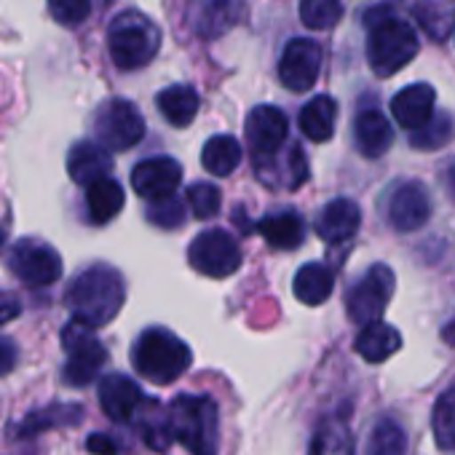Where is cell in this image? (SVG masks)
I'll return each instance as SVG.
<instances>
[{"label":"cell","mask_w":455,"mask_h":455,"mask_svg":"<svg viewBox=\"0 0 455 455\" xmlns=\"http://www.w3.org/2000/svg\"><path fill=\"white\" fill-rule=\"evenodd\" d=\"M124 300H126L124 279L110 266H92L81 271L65 292V303L73 319L84 322L92 330L110 324L124 308Z\"/></svg>","instance_id":"cell-1"},{"label":"cell","mask_w":455,"mask_h":455,"mask_svg":"<svg viewBox=\"0 0 455 455\" xmlns=\"http://www.w3.org/2000/svg\"><path fill=\"white\" fill-rule=\"evenodd\" d=\"M364 25L370 28L367 62L378 78H391L415 60L420 49L415 30L407 22L396 20L388 6L370 9L364 14Z\"/></svg>","instance_id":"cell-2"},{"label":"cell","mask_w":455,"mask_h":455,"mask_svg":"<svg viewBox=\"0 0 455 455\" xmlns=\"http://www.w3.org/2000/svg\"><path fill=\"white\" fill-rule=\"evenodd\" d=\"M169 439L182 444L190 455H217L220 412L204 394H182L164 410Z\"/></svg>","instance_id":"cell-3"},{"label":"cell","mask_w":455,"mask_h":455,"mask_svg":"<svg viewBox=\"0 0 455 455\" xmlns=\"http://www.w3.org/2000/svg\"><path fill=\"white\" fill-rule=\"evenodd\" d=\"M190 362H193V354L185 346V340L164 327L145 330L132 348L134 370L156 386L174 383L190 367Z\"/></svg>","instance_id":"cell-4"},{"label":"cell","mask_w":455,"mask_h":455,"mask_svg":"<svg viewBox=\"0 0 455 455\" xmlns=\"http://www.w3.org/2000/svg\"><path fill=\"white\" fill-rule=\"evenodd\" d=\"M161 36L150 20L137 12H124L113 20L108 33V52L118 70H140L158 54Z\"/></svg>","instance_id":"cell-5"},{"label":"cell","mask_w":455,"mask_h":455,"mask_svg":"<svg viewBox=\"0 0 455 455\" xmlns=\"http://www.w3.org/2000/svg\"><path fill=\"white\" fill-rule=\"evenodd\" d=\"M62 348L68 354V364H65V380L76 388L89 386L105 367L108 362V351L100 343V338L94 335L92 327H86L78 319H70V324H65L62 330Z\"/></svg>","instance_id":"cell-6"},{"label":"cell","mask_w":455,"mask_h":455,"mask_svg":"<svg viewBox=\"0 0 455 455\" xmlns=\"http://www.w3.org/2000/svg\"><path fill=\"white\" fill-rule=\"evenodd\" d=\"M188 263L193 271L209 279H228L242 266V247L228 231H204L188 247Z\"/></svg>","instance_id":"cell-7"},{"label":"cell","mask_w":455,"mask_h":455,"mask_svg":"<svg viewBox=\"0 0 455 455\" xmlns=\"http://www.w3.org/2000/svg\"><path fill=\"white\" fill-rule=\"evenodd\" d=\"M94 132L108 153H121L134 148L145 137V118L129 100H110L100 108L94 118Z\"/></svg>","instance_id":"cell-8"},{"label":"cell","mask_w":455,"mask_h":455,"mask_svg":"<svg viewBox=\"0 0 455 455\" xmlns=\"http://www.w3.org/2000/svg\"><path fill=\"white\" fill-rule=\"evenodd\" d=\"M394 271L383 263L367 268V274L348 290L346 295V311L354 324H372L383 316L391 295H394Z\"/></svg>","instance_id":"cell-9"},{"label":"cell","mask_w":455,"mask_h":455,"mask_svg":"<svg viewBox=\"0 0 455 455\" xmlns=\"http://www.w3.org/2000/svg\"><path fill=\"white\" fill-rule=\"evenodd\" d=\"M9 268L22 284L33 287V290H41V287H52L54 282H60L62 258L46 242L22 239L9 252Z\"/></svg>","instance_id":"cell-10"},{"label":"cell","mask_w":455,"mask_h":455,"mask_svg":"<svg viewBox=\"0 0 455 455\" xmlns=\"http://www.w3.org/2000/svg\"><path fill=\"white\" fill-rule=\"evenodd\" d=\"M322 70V46L311 38H295L284 46L282 62H279V78L284 89L303 94L314 89Z\"/></svg>","instance_id":"cell-11"},{"label":"cell","mask_w":455,"mask_h":455,"mask_svg":"<svg viewBox=\"0 0 455 455\" xmlns=\"http://www.w3.org/2000/svg\"><path fill=\"white\" fill-rule=\"evenodd\" d=\"M386 214H388V222L394 231H399V234L418 231V228H423L428 222V214H431V201H428L426 188L415 180L396 185L388 196Z\"/></svg>","instance_id":"cell-12"},{"label":"cell","mask_w":455,"mask_h":455,"mask_svg":"<svg viewBox=\"0 0 455 455\" xmlns=\"http://www.w3.org/2000/svg\"><path fill=\"white\" fill-rule=\"evenodd\" d=\"M244 14V0H193L188 22L198 38H220L239 25Z\"/></svg>","instance_id":"cell-13"},{"label":"cell","mask_w":455,"mask_h":455,"mask_svg":"<svg viewBox=\"0 0 455 455\" xmlns=\"http://www.w3.org/2000/svg\"><path fill=\"white\" fill-rule=\"evenodd\" d=\"M180 182H182V166L169 156L145 158L132 169V188L137 196H142L148 201L174 196Z\"/></svg>","instance_id":"cell-14"},{"label":"cell","mask_w":455,"mask_h":455,"mask_svg":"<svg viewBox=\"0 0 455 455\" xmlns=\"http://www.w3.org/2000/svg\"><path fill=\"white\" fill-rule=\"evenodd\" d=\"M290 121L284 110L274 105H260L247 116V142L255 153V158H268L279 153L287 142Z\"/></svg>","instance_id":"cell-15"},{"label":"cell","mask_w":455,"mask_h":455,"mask_svg":"<svg viewBox=\"0 0 455 455\" xmlns=\"http://www.w3.org/2000/svg\"><path fill=\"white\" fill-rule=\"evenodd\" d=\"M145 399L148 396L142 394V388L126 375L113 372V375L102 378V383H100L102 412L116 423H132L137 418V412L142 410Z\"/></svg>","instance_id":"cell-16"},{"label":"cell","mask_w":455,"mask_h":455,"mask_svg":"<svg viewBox=\"0 0 455 455\" xmlns=\"http://www.w3.org/2000/svg\"><path fill=\"white\" fill-rule=\"evenodd\" d=\"M258 177L271 188H287L295 190L308 180V161L298 145H290L287 153H274L268 158H255Z\"/></svg>","instance_id":"cell-17"},{"label":"cell","mask_w":455,"mask_h":455,"mask_svg":"<svg viewBox=\"0 0 455 455\" xmlns=\"http://www.w3.org/2000/svg\"><path fill=\"white\" fill-rule=\"evenodd\" d=\"M362 225V212L356 206V201L351 198H335L330 201L316 220V234L319 239H324L327 244H340L356 236Z\"/></svg>","instance_id":"cell-18"},{"label":"cell","mask_w":455,"mask_h":455,"mask_svg":"<svg viewBox=\"0 0 455 455\" xmlns=\"http://www.w3.org/2000/svg\"><path fill=\"white\" fill-rule=\"evenodd\" d=\"M434 100H436V94L428 84H410L394 94L391 116L402 129L415 132L434 116Z\"/></svg>","instance_id":"cell-19"},{"label":"cell","mask_w":455,"mask_h":455,"mask_svg":"<svg viewBox=\"0 0 455 455\" xmlns=\"http://www.w3.org/2000/svg\"><path fill=\"white\" fill-rule=\"evenodd\" d=\"M110 172H113V158L97 142H78L68 153V174L73 177L76 185L89 188L100 180H108Z\"/></svg>","instance_id":"cell-20"},{"label":"cell","mask_w":455,"mask_h":455,"mask_svg":"<svg viewBox=\"0 0 455 455\" xmlns=\"http://www.w3.org/2000/svg\"><path fill=\"white\" fill-rule=\"evenodd\" d=\"M354 140L364 158H380L394 142V129L380 110H362L354 121Z\"/></svg>","instance_id":"cell-21"},{"label":"cell","mask_w":455,"mask_h":455,"mask_svg":"<svg viewBox=\"0 0 455 455\" xmlns=\"http://www.w3.org/2000/svg\"><path fill=\"white\" fill-rule=\"evenodd\" d=\"M258 231L274 250H298L306 239V222L298 212H271L260 220Z\"/></svg>","instance_id":"cell-22"},{"label":"cell","mask_w":455,"mask_h":455,"mask_svg":"<svg viewBox=\"0 0 455 455\" xmlns=\"http://www.w3.org/2000/svg\"><path fill=\"white\" fill-rule=\"evenodd\" d=\"M311 455H354V434L346 412L327 415L311 439Z\"/></svg>","instance_id":"cell-23"},{"label":"cell","mask_w":455,"mask_h":455,"mask_svg":"<svg viewBox=\"0 0 455 455\" xmlns=\"http://www.w3.org/2000/svg\"><path fill=\"white\" fill-rule=\"evenodd\" d=\"M399 348H402L399 330H394L391 324H383V322H372V324L362 327V332L356 338V354L370 364H380V362L391 359Z\"/></svg>","instance_id":"cell-24"},{"label":"cell","mask_w":455,"mask_h":455,"mask_svg":"<svg viewBox=\"0 0 455 455\" xmlns=\"http://www.w3.org/2000/svg\"><path fill=\"white\" fill-rule=\"evenodd\" d=\"M156 105H158L161 116L166 118V124H172L177 129H185L196 118L201 100H198V94H196L193 86L174 84V86H166L164 92H158Z\"/></svg>","instance_id":"cell-25"},{"label":"cell","mask_w":455,"mask_h":455,"mask_svg":"<svg viewBox=\"0 0 455 455\" xmlns=\"http://www.w3.org/2000/svg\"><path fill=\"white\" fill-rule=\"evenodd\" d=\"M335 290V274L324 263H306L292 282V292L303 306H322Z\"/></svg>","instance_id":"cell-26"},{"label":"cell","mask_w":455,"mask_h":455,"mask_svg":"<svg viewBox=\"0 0 455 455\" xmlns=\"http://www.w3.org/2000/svg\"><path fill=\"white\" fill-rule=\"evenodd\" d=\"M335 121H338V105L332 97L319 94L314 97L303 110H300V132L311 142H327L335 134Z\"/></svg>","instance_id":"cell-27"},{"label":"cell","mask_w":455,"mask_h":455,"mask_svg":"<svg viewBox=\"0 0 455 455\" xmlns=\"http://www.w3.org/2000/svg\"><path fill=\"white\" fill-rule=\"evenodd\" d=\"M412 12L420 30L436 44L447 41L455 30V0H418Z\"/></svg>","instance_id":"cell-28"},{"label":"cell","mask_w":455,"mask_h":455,"mask_svg":"<svg viewBox=\"0 0 455 455\" xmlns=\"http://www.w3.org/2000/svg\"><path fill=\"white\" fill-rule=\"evenodd\" d=\"M201 164L214 177L234 174L239 169V164H242V145H239V140L231 137V134H217V137L206 140V145L201 150Z\"/></svg>","instance_id":"cell-29"},{"label":"cell","mask_w":455,"mask_h":455,"mask_svg":"<svg viewBox=\"0 0 455 455\" xmlns=\"http://www.w3.org/2000/svg\"><path fill=\"white\" fill-rule=\"evenodd\" d=\"M124 188L108 177V180H100L94 185L86 188V206H89V217L92 222L97 225H105L110 222L113 217H118V212L124 209Z\"/></svg>","instance_id":"cell-30"},{"label":"cell","mask_w":455,"mask_h":455,"mask_svg":"<svg viewBox=\"0 0 455 455\" xmlns=\"http://www.w3.org/2000/svg\"><path fill=\"white\" fill-rule=\"evenodd\" d=\"M84 418V407L81 404H52V407H41L33 410L20 426H17V436H36L41 431L57 428V426H73L81 423Z\"/></svg>","instance_id":"cell-31"},{"label":"cell","mask_w":455,"mask_h":455,"mask_svg":"<svg viewBox=\"0 0 455 455\" xmlns=\"http://www.w3.org/2000/svg\"><path fill=\"white\" fill-rule=\"evenodd\" d=\"M431 426L436 444L447 452H455V386H450L434 404Z\"/></svg>","instance_id":"cell-32"},{"label":"cell","mask_w":455,"mask_h":455,"mask_svg":"<svg viewBox=\"0 0 455 455\" xmlns=\"http://www.w3.org/2000/svg\"><path fill=\"white\" fill-rule=\"evenodd\" d=\"M407 452V434L394 418L378 420V426L370 434L367 455H404Z\"/></svg>","instance_id":"cell-33"},{"label":"cell","mask_w":455,"mask_h":455,"mask_svg":"<svg viewBox=\"0 0 455 455\" xmlns=\"http://www.w3.org/2000/svg\"><path fill=\"white\" fill-rule=\"evenodd\" d=\"M343 20L340 0H303L300 4V22L308 30H332Z\"/></svg>","instance_id":"cell-34"},{"label":"cell","mask_w":455,"mask_h":455,"mask_svg":"<svg viewBox=\"0 0 455 455\" xmlns=\"http://www.w3.org/2000/svg\"><path fill=\"white\" fill-rule=\"evenodd\" d=\"M452 132H455L452 118L447 113H439V116H431L420 129H415L410 134V145L418 150H439L442 145L450 142Z\"/></svg>","instance_id":"cell-35"},{"label":"cell","mask_w":455,"mask_h":455,"mask_svg":"<svg viewBox=\"0 0 455 455\" xmlns=\"http://www.w3.org/2000/svg\"><path fill=\"white\" fill-rule=\"evenodd\" d=\"M188 206L196 220H212L222 206V193L212 182H196L188 188Z\"/></svg>","instance_id":"cell-36"},{"label":"cell","mask_w":455,"mask_h":455,"mask_svg":"<svg viewBox=\"0 0 455 455\" xmlns=\"http://www.w3.org/2000/svg\"><path fill=\"white\" fill-rule=\"evenodd\" d=\"M148 220H150L153 225H158V228H169V231H172V228H180V225L185 222V206H182V201H177L174 196L158 198V201L150 204Z\"/></svg>","instance_id":"cell-37"},{"label":"cell","mask_w":455,"mask_h":455,"mask_svg":"<svg viewBox=\"0 0 455 455\" xmlns=\"http://www.w3.org/2000/svg\"><path fill=\"white\" fill-rule=\"evenodd\" d=\"M49 12L60 25H81L92 14V0H49Z\"/></svg>","instance_id":"cell-38"},{"label":"cell","mask_w":455,"mask_h":455,"mask_svg":"<svg viewBox=\"0 0 455 455\" xmlns=\"http://www.w3.org/2000/svg\"><path fill=\"white\" fill-rule=\"evenodd\" d=\"M86 450L94 455H121V444L110 434H92L86 439Z\"/></svg>","instance_id":"cell-39"},{"label":"cell","mask_w":455,"mask_h":455,"mask_svg":"<svg viewBox=\"0 0 455 455\" xmlns=\"http://www.w3.org/2000/svg\"><path fill=\"white\" fill-rule=\"evenodd\" d=\"M20 314H22V303H20V298H17V295H12V292H4V290H0V327L9 324L12 319H17Z\"/></svg>","instance_id":"cell-40"},{"label":"cell","mask_w":455,"mask_h":455,"mask_svg":"<svg viewBox=\"0 0 455 455\" xmlns=\"http://www.w3.org/2000/svg\"><path fill=\"white\" fill-rule=\"evenodd\" d=\"M17 346L9 338H0V378L9 375L17 364Z\"/></svg>","instance_id":"cell-41"},{"label":"cell","mask_w":455,"mask_h":455,"mask_svg":"<svg viewBox=\"0 0 455 455\" xmlns=\"http://www.w3.org/2000/svg\"><path fill=\"white\" fill-rule=\"evenodd\" d=\"M442 338H444V343H447V346H452V348H455V319L442 330Z\"/></svg>","instance_id":"cell-42"},{"label":"cell","mask_w":455,"mask_h":455,"mask_svg":"<svg viewBox=\"0 0 455 455\" xmlns=\"http://www.w3.org/2000/svg\"><path fill=\"white\" fill-rule=\"evenodd\" d=\"M447 190H450V196H452V201H455V161H452L450 169H447Z\"/></svg>","instance_id":"cell-43"},{"label":"cell","mask_w":455,"mask_h":455,"mask_svg":"<svg viewBox=\"0 0 455 455\" xmlns=\"http://www.w3.org/2000/svg\"><path fill=\"white\" fill-rule=\"evenodd\" d=\"M0 247H4V231H0Z\"/></svg>","instance_id":"cell-44"}]
</instances>
